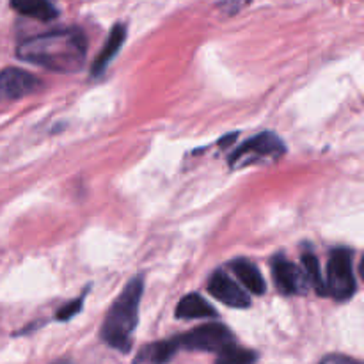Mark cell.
Segmentation results:
<instances>
[{"label": "cell", "mask_w": 364, "mask_h": 364, "mask_svg": "<svg viewBox=\"0 0 364 364\" xmlns=\"http://www.w3.org/2000/svg\"><path fill=\"white\" fill-rule=\"evenodd\" d=\"M18 57L57 73H73L85 63V39L78 31H57L20 43Z\"/></svg>", "instance_id": "obj_1"}, {"label": "cell", "mask_w": 364, "mask_h": 364, "mask_svg": "<svg viewBox=\"0 0 364 364\" xmlns=\"http://www.w3.org/2000/svg\"><path fill=\"white\" fill-rule=\"evenodd\" d=\"M142 291L144 281L142 277H134L109 309L102 326V340L109 347L119 352H128L132 348V336L139 322Z\"/></svg>", "instance_id": "obj_2"}, {"label": "cell", "mask_w": 364, "mask_h": 364, "mask_svg": "<svg viewBox=\"0 0 364 364\" xmlns=\"http://www.w3.org/2000/svg\"><path fill=\"white\" fill-rule=\"evenodd\" d=\"M355 294L354 255L348 249H336L331 252L327 263L326 295L336 301H348Z\"/></svg>", "instance_id": "obj_3"}, {"label": "cell", "mask_w": 364, "mask_h": 364, "mask_svg": "<svg viewBox=\"0 0 364 364\" xmlns=\"http://www.w3.org/2000/svg\"><path fill=\"white\" fill-rule=\"evenodd\" d=\"M284 149L287 148H284L281 137H277L272 132H265L235 149L230 156V166L233 169H242V167H247L249 164H258L263 160L269 162V160L279 159Z\"/></svg>", "instance_id": "obj_4"}, {"label": "cell", "mask_w": 364, "mask_h": 364, "mask_svg": "<svg viewBox=\"0 0 364 364\" xmlns=\"http://www.w3.org/2000/svg\"><path fill=\"white\" fill-rule=\"evenodd\" d=\"M174 345L176 348H183V350H201V352H217L219 354L223 348L228 345L235 343L233 334L223 323H208V326H201L198 329L191 331L187 334L174 338Z\"/></svg>", "instance_id": "obj_5"}, {"label": "cell", "mask_w": 364, "mask_h": 364, "mask_svg": "<svg viewBox=\"0 0 364 364\" xmlns=\"http://www.w3.org/2000/svg\"><path fill=\"white\" fill-rule=\"evenodd\" d=\"M39 78L31 71L6 68L0 71V100H18L39 87Z\"/></svg>", "instance_id": "obj_6"}, {"label": "cell", "mask_w": 364, "mask_h": 364, "mask_svg": "<svg viewBox=\"0 0 364 364\" xmlns=\"http://www.w3.org/2000/svg\"><path fill=\"white\" fill-rule=\"evenodd\" d=\"M272 276L277 288L287 295L306 294L309 288L304 270L299 269L295 263L288 262L284 256H276L272 259Z\"/></svg>", "instance_id": "obj_7"}, {"label": "cell", "mask_w": 364, "mask_h": 364, "mask_svg": "<svg viewBox=\"0 0 364 364\" xmlns=\"http://www.w3.org/2000/svg\"><path fill=\"white\" fill-rule=\"evenodd\" d=\"M208 290L217 301L224 302L231 308H249L251 306L249 295L223 270L213 274L212 279L208 281Z\"/></svg>", "instance_id": "obj_8"}, {"label": "cell", "mask_w": 364, "mask_h": 364, "mask_svg": "<svg viewBox=\"0 0 364 364\" xmlns=\"http://www.w3.org/2000/svg\"><path fill=\"white\" fill-rule=\"evenodd\" d=\"M124 38H127V27H124L123 23L114 25V28L110 31L109 38H107L105 46H103L102 52H100V55L96 57L95 64H92V71H91L92 75H100L107 66H109L110 60L114 59V55H116V53L119 52L121 46H123Z\"/></svg>", "instance_id": "obj_9"}, {"label": "cell", "mask_w": 364, "mask_h": 364, "mask_svg": "<svg viewBox=\"0 0 364 364\" xmlns=\"http://www.w3.org/2000/svg\"><path fill=\"white\" fill-rule=\"evenodd\" d=\"M231 270H233L235 276L242 281V284H244L251 294H265V281H263L262 272H259L258 267H256L255 263L249 262V259H237V262H233V265H231Z\"/></svg>", "instance_id": "obj_10"}, {"label": "cell", "mask_w": 364, "mask_h": 364, "mask_svg": "<svg viewBox=\"0 0 364 364\" xmlns=\"http://www.w3.org/2000/svg\"><path fill=\"white\" fill-rule=\"evenodd\" d=\"M178 318H213L217 316L215 309L198 294H188L187 297L181 299L176 306Z\"/></svg>", "instance_id": "obj_11"}, {"label": "cell", "mask_w": 364, "mask_h": 364, "mask_svg": "<svg viewBox=\"0 0 364 364\" xmlns=\"http://www.w3.org/2000/svg\"><path fill=\"white\" fill-rule=\"evenodd\" d=\"M11 6L20 14L34 20L50 21L57 18V9L50 0H11Z\"/></svg>", "instance_id": "obj_12"}, {"label": "cell", "mask_w": 364, "mask_h": 364, "mask_svg": "<svg viewBox=\"0 0 364 364\" xmlns=\"http://www.w3.org/2000/svg\"><path fill=\"white\" fill-rule=\"evenodd\" d=\"M178 348L174 345L173 340L169 341H159V343L148 345L141 350L139 354L137 363H149V364H166L173 359V355L176 354Z\"/></svg>", "instance_id": "obj_13"}, {"label": "cell", "mask_w": 364, "mask_h": 364, "mask_svg": "<svg viewBox=\"0 0 364 364\" xmlns=\"http://www.w3.org/2000/svg\"><path fill=\"white\" fill-rule=\"evenodd\" d=\"M302 267H304V274L308 283L318 291V295L326 297V281L322 279V270H320V262L315 255L308 252L302 256Z\"/></svg>", "instance_id": "obj_14"}, {"label": "cell", "mask_w": 364, "mask_h": 364, "mask_svg": "<svg viewBox=\"0 0 364 364\" xmlns=\"http://www.w3.org/2000/svg\"><path fill=\"white\" fill-rule=\"evenodd\" d=\"M256 361V354L247 348L237 347L235 343L228 345L219 352L215 364H252Z\"/></svg>", "instance_id": "obj_15"}, {"label": "cell", "mask_w": 364, "mask_h": 364, "mask_svg": "<svg viewBox=\"0 0 364 364\" xmlns=\"http://www.w3.org/2000/svg\"><path fill=\"white\" fill-rule=\"evenodd\" d=\"M82 302H84V297L77 299V301H73V302H70V304L63 306V308L59 309V313H57V318H59V320H70L71 316H75L78 311H80Z\"/></svg>", "instance_id": "obj_16"}, {"label": "cell", "mask_w": 364, "mask_h": 364, "mask_svg": "<svg viewBox=\"0 0 364 364\" xmlns=\"http://www.w3.org/2000/svg\"><path fill=\"white\" fill-rule=\"evenodd\" d=\"M320 364H361V363H358L352 358H347V355H327V358Z\"/></svg>", "instance_id": "obj_17"}, {"label": "cell", "mask_w": 364, "mask_h": 364, "mask_svg": "<svg viewBox=\"0 0 364 364\" xmlns=\"http://www.w3.org/2000/svg\"><path fill=\"white\" fill-rule=\"evenodd\" d=\"M59 364H70V363H59Z\"/></svg>", "instance_id": "obj_18"}]
</instances>
